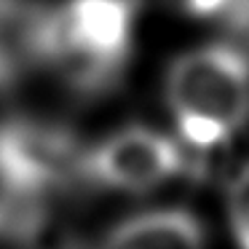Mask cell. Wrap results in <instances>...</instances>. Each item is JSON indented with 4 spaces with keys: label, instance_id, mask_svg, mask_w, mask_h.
<instances>
[{
    "label": "cell",
    "instance_id": "cell-8",
    "mask_svg": "<svg viewBox=\"0 0 249 249\" xmlns=\"http://www.w3.org/2000/svg\"><path fill=\"white\" fill-rule=\"evenodd\" d=\"M179 6L198 19H217V17H231L236 0H179Z\"/></svg>",
    "mask_w": 249,
    "mask_h": 249
},
{
    "label": "cell",
    "instance_id": "cell-7",
    "mask_svg": "<svg viewBox=\"0 0 249 249\" xmlns=\"http://www.w3.org/2000/svg\"><path fill=\"white\" fill-rule=\"evenodd\" d=\"M225 217L233 244L249 249V163H244L225 190Z\"/></svg>",
    "mask_w": 249,
    "mask_h": 249
},
{
    "label": "cell",
    "instance_id": "cell-6",
    "mask_svg": "<svg viewBox=\"0 0 249 249\" xmlns=\"http://www.w3.org/2000/svg\"><path fill=\"white\" fill-rule=\"evenodd\" d=\"M99 249H206V231L193 212L161 206L118 222Z\"/></svg>",
    "mask_w": 249,
    "mask_h": 249
},
{
    "label": "cell",
    "instance_id": "cell-1",
    "mask_svg": "<svg viewBox=\"0 0 249 249\" xmlns=\"http://www.w3.org/2000/svg\"><path fill=\"white\" fill-rule=\"evenodd\" d=\"M163 97L179 142L214 150L249 121V54L236 43H204L169 65Z\"/></svg>",
    "mask_w": 249,
    "mask_h": 249
},
{
    "label": "cell",
    "instance_id": "cell-2",
    "mask_svg": "<svg viewBox=\"0 0 249 249\" xmlns=\"http://www.w3.org/2000/svg\"><path fill=\"white\" fill-rule=\"evenodd\" d=\"M137 0H67L54 8L51 67L75 91H110L131 56Z\"/></svg>",
    "mask_w": 249,
    "mask_h": 249
},
{
    "label": "cell",
    "instance_id": "cell-3",
    "mask_svg": "<svg viewBox=\"0 0 249 249\" xmlns=\"http://www.w3.org/2000/svg\"><path fill=\"white\" fill-rule=\"evenodd\" d=\"M86 147L67 126L33 115L0 124V190L17 201L46 204L83 179Z\"/></svg>",
    "mask_w": 249,
    "mask_h": 249
},
{
    "label": "cell",
    "instance_id": "cell-5",
    "mask_svg": "<svg viewBox=\"0 0 249 249\" xmlns=\"http://www.w3.org/2000/svg\"><path fill=\"white\" fill-rule=\"evenodd\" d=\"M54 8L40 0H0V94L51 67Z\"/></svg>",
    "mask_w": 249,
    "mask_h": 249
},
{
    "label": "cell",
    "instance_id": "cell-4",
    "mask_svg": "<svg viewBox=\"0 0 249 249\" xmlns=\"http://www.w3.org/2000/svg\"><path fill=\"white\" fill-rule=\"evenodd\" d=\"M182 142L147 126H126L86 147L83 179L115 193H147L179 177Z\"/></svg>",
    "mask_w": 249,
    "mask_h": 249
}]
</instances>
